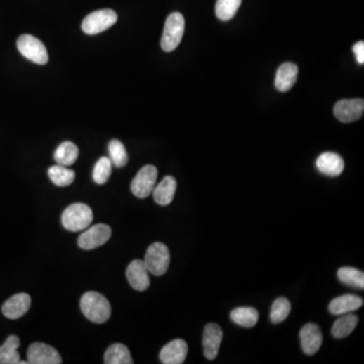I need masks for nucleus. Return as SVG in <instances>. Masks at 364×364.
I'll return each instance as SVG.
<instances>
[{
	"mask_svg": "<svg viewBox=\"0 0 364 364\" xmlns=\"http://www.w3.org/2000/svg\"><path fill=\"white\" fill-rule=\"evenodd\" d=\"M259 319L256 308L251 306H240L231 312V320L235 324L244 328H252Z\"/></svg>",
	"mask_w": 364,
	"mask_h": 364,
	"instance_id": "412c9836",
	"label": "nucleus"
},
{
	"mask_svg": "<svg viewBox=\"0 0 364 364\" xmlns=\"http://www.w3.org/2000/svg\"><path fill=\"white\" fill-rule=\"evenodd\" d=\"M242 0H218L216 4V15L223 22L232 20L240 8Z\"/></svg>",
	"mask_w": 364,
	"mask_h": 364,
	"instance_id": "bb28decb",
	"label": "nucleus"
},
{
	"mask_svg": "<svg viewBox=\"0 0 364 364\" xmlns=\"http://www.w3.org/2000/svg\"><path fill=\"white\" fill-rule=\"evenodd\" d=\"M316 166L321 174L335 177L342 174L344 170V160L338 154L326 152L318 157Z\"/></svg>",
	"mask_w": 364,
	"mask_h": 364,
	"instance_id": "dca6fc26",
	"label": "nucleus"
},
{
	"mask_svg": "<svg viewBox=\"0 0 364 364\" xmlns=\"http://www.w3.org/2000/svg\"><path fill=\"white\" fill-rule=\"evenodd\" d=\"M158 170L155 166L146 165L138 172L131 183V190L135 197L146 199L155 188Z\"/></svg>",
	"mask_w": 364,
	"mask_h": 364,
	"instance_id": "0eeeda50",
	"label": "nucleus"
},
{
	"mask_svg": "<svg viewBox=\"0 0 364 364\" xmlns=\"http://www.w3.org/2000/svg\"><path fill=\"white\" fill-rule=\"evenodd\" d=\"M177 182L174 176H166L163 181L154 188L153 197L155 202L160 206H168L174 199Z\"/></svg>",
	"mask_w": 364,
	"mask_h": 364,
	"instance_id": "6ab92c4d",
	"label": "nucleus"
},
{
	"mask_svg": "<svg viewBox=\"0 0 364 364\" xmlns=\"http://www.w3.org/2000/svg\"><path fill=\"white\" fill-rule=\"evenodd\" d=\"M186 29V20L181 13H174L167 18L161 38V48L165 52H172L178 47Z\"/></svg>",
	"mask_w": 364,
	"mask_h": 364,
	"instance_id": "7ed1b4c3",
	"label": "nucleus"
},
{
	"mask_svg": "<svg viewBox=\"0 0 364 364\" xmlns=\"http://www.w3.org/2000/svg\"><path fill=\"white\" fill-rule=\"evenodd\" d=\"M48 174L51 181L60 188L70 186L75 181V172L67 168L66 166L59 164L52 166Z\"/></svg>",
	"mask_w": 364,
	"mask_h": 364,
	"instance_id": "393cba45",
	"label": "nucleus"
},
{
	"mask_svg": "<svg viewBox=\"0 0 364 364\" xmlns=\"http://www.w3.org/2000/svg\"><path fill=\"white\" fill-rule=\"evenodd\" d=\"M340 282L348 287L364 289V273L353 267H342L338 271Z\"/></svg>",
	"mask_w": 364,
	"mask_h": 364,
	"instance_id": "a878e982",
	"label": "nucleus"
},
{
	"mask_svg": "<svg viewBox=\"0 0 364 364\" xmlns=\"http://www.w3.org/2000/svg\"><path fill=\"white\" fill-rule=\"evenodd\" d=\"M80 306L85 317L96 324H103L112 314V306L103 294L96 292H89L83 294Z\"/></svg>",
	"mask_w": 364,
	"mask_h": 364,
	"instance_id": "f257e3e1",
	"label": "nucleus"
},
{
	"mask_svg": "<svg viewBox=\"0 0 364 364\" xmlns=\"http://www.w3.org/2000/svg\"><path fill=\"white\" fill-rule=\"evenodd\" d=\"M20 339L18 336H9L6 342L0 346V364H20V356L18 349Z\"/></svg>",
	"mask_w": 364,
	"mask_h": 364,
	"instance_id": "aec40b11",
	"label": "nucleus"
},
{
	"mask_svg": "<svg viewBox=\"0 0 364 364\" xmlns=\"http://www.w3.org/2000/svg\"><path fill=\"white\" fill-rule=\"evenodd\" d=\"M112 236V229L105 223L92 226L83 232L78 239V245L84 250H93L105 245Z\"/></svg>",
	"mask_w": 364,
	"mask_h": 364,
	"instance_id": "6e6552de",
	"label": "nucleus"
},
{
	"mask_svg": "<svg viewBox=\"0 0 364 364\" xmlns=\"http://www.w3.org/2000/svg\"><path fill=\"white\" fill-rule=\"evenodd\" d=\"M353 52L356 54L357 62L364 64V43L363 41H357L353 46Z\"/></svg>",
	"mask_w": 364,
	"mask_h": 364,
	"instance_id": "7c9ffc66",
	"label": "nucleus"
},
{
	"mask_svg": "<svg viewBox=\"0 0 364 364\" xmlns=\"http://www.w3.org/2000/svg\"><path fill=\"white\" fill-rule=\"evenodd\" d=\"M105 364H133L130 350L121 343L110 345L105 353Z\"/></svg>",
	"mask_w": 364,
	"mask_h": 364,
	"instance_id": "b1692460",
	"label": "nucleus"
},
{
	"mask_svg": "<svg viewBox=\"0 0 364 364\" xmlns=\"http://www.w3.org/2000/svg\"><path fill=\"white\" fill-rule=\"evenodd\" d=\"M363 305V299L356 294H344L334 299L329 305L332 315H344L354 312Z\"/></svg>",
	"mask_w": 364,
	"mask_h": 364,
	"instance_id": "f3484780",
	"label": "nucleus"
},
{
	"mask_svg": "<svg viewBox=\"0 0 364 364\" xmlns=\"http://www.w3.org/2000/svg\"><path fill=\"white\" fill-rule=\"evenodd\" d=\"M17 47L25 58L38 65H46L49 61V55L45 45L32 34H22L18 39Z\"/></svg>",
	"mask_w": 364,
	"mask_h": 364,
	"instance_id": "39448f33",
	"label": "nucleus"
},
{
	"mask_svg": "<svg viewBox=\"0 0 364 364\" xmlns=\"http://www.w3.org/2000/svg\"><path fill=\"white\" fill-rule=\"evenodd\" d=\"M301 348L308 356H314L319 351L323 342V336L319 326L316 324H306L299 332Z\"/></svg>",
	"mask_w": 364,
	"mask_h": 364,
	"instance_id": "f8f14e48",
	"label": "nucleus"
},
{
	"mask_svg": "<svg viewBox=\"0 0 364 364\" xmlns=\"http://www.w3.org/2000/svg\"><path fill=\"white\" fill-rule=\"evenodd\" d=\"M93 221L91 207L84 204H73L62 214V225L70 232L84 231Z\"/></svg>",
	"mask_w": 364,
	"mask_h": 364,
	"instance_id": "f03ea898",
	"label": "nucleus"
},
{
	"mask_svg": "<svg viewBox=\"0 0 364 364\" xmlns=\"http://www.w3.org/2000/svg\"><path fill=\"white\" fill-rule=\"evenodd\" d=\"M126 273L134 290L144 292L150 287L149 271L142 260L136 259L131 262Z\"/></svg>",
	"mask_w": 364,
	"mask_h": 364,
	"instance_id": "ddd939ff",
	"label": "nucleus"
},
{
	"mask_svg": "<svg viewBox=\"0 0 364 364\" xmlns=\"http://www.w3.org/2000/svg\"><path fill=\"white\" fill-rule=\"evenodd\" d=\"M117 22V15L112 9H100L89 13L83 20L82 29L86 34H98L112 27Z\"/></svg>",
	"mask_w": 364,
	"mask_h": 364,
	"instance_id": "423d86ee",
	"label": "nucleus"
},
{
	"mask_svg": "<svg viewBox=\"0 0 364 364\" xmlns=\"http://www.w3.org/2000/svg\"><path fill=\"white\" fill-rule=\"evenodd\" d=\"M292 306L289 299L280 297L274 301L271 306V320L273 324L282 323L289 317Z\"/></svg>",
	"mask_w": 364,
	"mask_h": 364,
	"instance_id": "c85d7f7f",
	"label": "nucleus"
},
{
	"mask_svg": "<svg viewBox=\"0 0 364 364\" xmlns=\"http://www.w3.org/2000/svg\"><path fill=\"white\" fill-rule=\"evenodd\" d=\"M364 100L363 98L356 100H342L338 101L334 108V115L342 123H352L358 121L363 117Z\"/></svg>",
	"mask_w": 364,
	"mask_h": 364,
	"instance_id": "9d476101",
	"label": "nucleus"
},
{
	"mask_svg": "<svg viewBox=\"0 0 364 364\" xmlns=\"http://www.w3.org/2000/svg\"><path fill=\"white\" fill-rule=\"evenodd\" d=\"M298 73L299 68L296 64L290 63V62L282 64L278 69L275 76V87L278 91L287 92L292 89L297 82Z\"/></svg>",
	"mask_w": 364,
	"mask_h": 364,
	"instance_id": "a211bd4d",
	"label": "nucleus"
},
{
	"mask_svg": "<svg viewBox=\"0 0 364 364\" xmlns=\"http://www.w3.org/2000/svg\"><path fill=\"white\" fill-rule=\"evenodd\" d=\"M27 363L31 364H60L62 358L54 347L45 343H33L27 349Z\"/></svg>",
	"mask_w": 364,
	"mask_h": 364,
	"instance_id": "1a4fd4ad",
	"label": "nucleus"
},
{
	"mask_svg": "<svg viewBox=\"0 0 364 364\" xmlns=\"http://www.w3.org/2000/svg\"><path fill=\"white\" fill-rule=\"evenodd\" d=\"M144 264L150 273L161 276L167 273L170 264L169 249L165 244L156 242L147 249Z\"/></svg>",
	"mask_w": 364,
	"mask_h": 364,
	"instance_id": "20e7f679",
	"label": "nucleus"
},
{
	"mask_svg": "<svg viewBox=\"0 0 364 364\" xmlns=\"http://www.w3.org/2000/svg\"><path fill=\"white\" fill-rule=\"evenodd\" d=\"M223 340V330L218 324L209 323L204 327L202 345L204 354L209 360H214L218 356Z\"/></svg>",
	"mask_w": 364,
	"mask_h": 364,
	"instance_id": "9b49d317",
	"label": "nucleus"
},
{
	"mask_svg": "<svg viewBox=\"0 0 364 364\" xmlns=\"http://www.w3.org/2000/svg\"><path fill=\"white\" fill-rule=\"evenodd\" d=\"M79 156V149L74 143L66 141L55 151L54 159L57 164L63 166H71L74 164Z\"/></svg>",
	"mask_w": 364,
	"mask_h": 364,
	"instance_id": "5701e85b",
	"label": "nucleus"
},
{
	"mask_svg": "<svg viewBox=\"0 0 364 364\" xmlns=\"http://www.w3.org/2000/svg\"><path fill=\"white\" fill-rule=\"evenodd\" d=\"M112 161L110 158L103 157L94 166L92 178L98 184H105L110 179L112 174Z\"/></svg>",
	"mask_w": 364,
	"mask_h": 364,
	"instance_id": "c756f323",
	"label": "nucleus"
},
{
	"mask_svg": "<svg viewBox=\"0 0 364 364\" xmlns=\"http://www.w3.org/2000/svg\"><path fill=\"white\" fill-rule=\"evenodd\" d=\"M31 297L27 294H18L8 299L2 306V313L11 320H17L27 314L31 308Z\"/></svg>",
	"mask_w": 364,
	"mask_h": 364,
	"instance_id": "4468645a",
	"label": "nucleus"
},
{
	"mask_svg": "<svg viewBox=\"0 0 364 364\" xmlns=\"http://www.w3.org/2000/svg\"><path fill=\"white\" fill-rule=\"evenodd\" d=\"M188 343L182 339H175L166 344L160 352L161 363L164 364H181L188 356Z\"/></svg>",
	"mask_w": 364,
	"mask_h": 364,
	"instance_id": "2eb2a0df",
	"label": "nucleus"
},
{
	"mask_svg": "<svg viewBox=\"0 0 364 364\" xmlns=\"http://www.w3.org/2000/svg\"><path fill=\"white\" fill-rule=\"evenodd\" d=\"M339 319L336 320L332 328V335L338 339L349 336L358 324V317L353 314L340 315Z\"/></svg>",
	"mask_w": 364,
	"mask_h": 364,
	"instance_id": "4be33fe9",
	"label": "nucleus"
},
{
	"mask_svg": "<svg viewBox=\"0 0 364 364\" xmlns=\"http://www.w3.org/2000/svg\"><path fill=\"white\" fill-rule=\"evenodd\" d=\"M108 152H110V160L112 161V164H114L116 167H124L128 163V153H126L123 143L119 141V140H112L110 142Z\"/></svg>",
	"mask_w": 364,
	"mask_h": 364,
	"instance_id": "cd10ccee",
	"label": "nucleus"
}]
</instances>
